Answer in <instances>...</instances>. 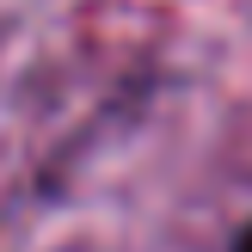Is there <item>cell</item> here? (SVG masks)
Listing matches in <instances>:
<instances>
[{
	"label": "cell",
	"instance_id": "1",
	"mask_svg": "<svg viewBox=\"0 0 252 252\" xmlns=\"http://www.w3.org/2000/svg\"><path fill=\"white\" fill-rule=\"evenodd\" d=\"M234 252H252V221H246L240 234H234Z\"/></svg>",
	"mask_w": 252,
	"mask_h": 252
}]
</instances>
